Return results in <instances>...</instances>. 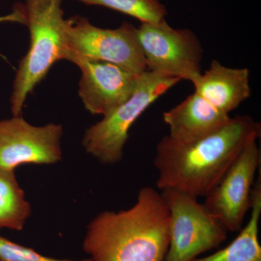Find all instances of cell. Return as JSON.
<instances>
[{
	"label": "cell",
	"mask_w": 261,
	"mask_h": 261,
	"mask_svg": "<svg viewBox=\"0 0 261 261\" xmlns=\"http://www.w3.org/2000/svg\"><path fill=\"white\" fill-rule=\"evenodd\" d=\"M261 124L238 115L224 126L191 142L164 136L156 147L153 164L159 190L176 189L198 198L221 180L245 147L260 137Z\"/></svg>",
	"instance_id": "obj_1"
},
{
	"label": "cell",
	"mask_w": 261,
	"mask_h": 261,
	"mask_svg": "<svg viewBox=\"0 0 261 261\" xmlns=\"http://www.w3.org/2000/svg\"><path fill=\"white\" fill-rule=\"evenodd\" d=\"M169 226L161 192L144 187L129 208L103 211L89 223L83 250L92 261H164Z\"/></svg>",
	"instance_id": "obj_2"
},
{
	"label": "cell",
	"mask_w": 261,
	"mask_h": 261,
	"mask_svg": "<svg viewBox=\"0 0 261 261\" xmlns=\"http://www.w3.org/2000/svg\"><path fill=\"white\" fill-rule=\"evenodd\" d=\"M23 5L30 45L19 63L13 82L10 99L13 116H21L29 94L65 56V19L62 0H25Z\"/></svg>",
	"instance_id": "obj_3"
},
{
	"label": "cell",
	"mask_w": 261,
	"mask_h": 261,
	"mask_svg": "<svg viewBox=\"0 0 261 261\" xmlns=\"http://www.w3.org/2000/svg\"><path fill=\"white\" fill-rule=\"evenodd\" d=\"M181 81L146 70L129 98L86 130L82 141L86 152L102 164L119 163L134 123L152 103Z\"/></svg>",
	"instance_id": "obj_4"
},
{
	"label": "cell",
	"mask_w": 261,
	"mask_h": 261,
	"mask_svg": "<svg viewBox=\"0 0 261 261\" xmlns=\"http://www.w3.org/2000/svg\"><path fill=\"white\" fill-rule=\"evenodd\" d=\"M75 58L114 63L137 74L147 70L137 28L128 22L109 29L95 27L84 17L65 20L64 60Z\"/></svg>",
	"instance_id": "obj_5"
},
{
	"label": "cell",
	"mask_w": 261,
	"mask_h": 261,
	"mask_svg": "<svg viewBox=\"0 0 261 261\" xmlns=\"http://www.w3.org/2000/svg\"><path fill=\"white\" fill-rule=\"evenodd\" d=\"M169 211V246L164 261H192L224 243L227 231L197 197L176 189L161 190Z\"/></svg>",
	"instance_id": "obj_6"
},
{
	"label": "cell",
	"mask_w": 261,
	"mask_h": 261,
	"mask_svg": "<svg viewBox=\"0 0 261 261\" xmlns=\"http://www.w3.org/2000/svg\"><path fill=\"white\" fill-rule=\"evenodd\" d=\"M137 37L147 70L194 83L202 74L203 49L188 29H174L166 20L142 23Z\"/></svg>",
	"instance_id": "obj_7"
},
{
	"label": "cell",
	"mask_w": 261,
	"mask_h": 261,
	"mask_svg": "<svg viewBox=\"0 0 261 261\" xmlns=\"http://www.w3.org/2000/svg\"><path fill=\"white\" fill-rule=\"evenodd\" d=\"M257 141L244 147L217 185L204 197L206 209L227 232L240 231L251 207L255 176L261 163Z\"/></svg>",
	"instance_id": "obj_8"
},
{
	"label": "cell",
	"mask_w": 261,
	"mask_h": 261,
	"mask_svg": "<svg viewBox=\"0 0 261 261\" xmlns=\"http://www.w3.org/2000/svg\"><path fill=\"white\" fill-rule=\"evenodd\" d=\"M61 125L36 126L21 116L0 121V168L56 164L62 159Z\"/></svg>",
	"instance_id": "obj_9"
},
{
	"label": "cell",
	"mask_w": 261,
	"mask_h": 261,
	"mask_svg": "<svg viewBox=\"0 0 261 261\" xmlns=\"http://www.w3.org/2000/svg\"><path fill=\"white\" fill-rule=\"evenodd\" d=\"M70 62L82 71L79 95L92 115L106 116L124 102L135 90L141 76L108 62L81 58Z\"/></svg>",
	"instance_id": "obj_10"
},
{
	"label": "cell",
	"mask_w": 261,
	"mask_h": 261,
	"mask_svg": "<svg viewBox=\"0 0 261 261\" xmlns=\"http://www.w3.org/2000/svg\"><path fill=\"white\" fill-rule=\"evenodd\" d=\"M192 84L195 93L228 116L251 95L250 70L228 68L216 60Z\"/></svg>",
	"instance_id": "obj_11"
},
{
	"label": "cell",
	"mask_w": 261,
	"mask_h": 261,
	"mask_svg": "<svg viewBox=\"0 0 261 261\" xmlns=\"http://www.w3.org/2000/svg\"><path fill=\"white\" fill-rule=\"evenodd\" d=\"M231 117L220 112L194 92L181 103L163 113L169 137L182 142H191L219 129Z\"/></svg>",
	"instance_id": "obj_12"
},
{
	"label": "cell",
	"mask_w": 261,
	"mask_h": 261,
	"mask_svg": "<svg viewBox=\"0 0 261 261\" xmlns=\"http://www.w3.org/2000/svg\"><path fill=\"white\" fill-rule=\"evenodd\" d=\"M250 216L246 226L240 229L237 238L227 246L206 257L192 261H261L259 243V223L261 216V178L254 184Z\"/></svg>",
	"instance_id": "obj_13"
},
{
	"label": "cell",
	"mask_w": 261,
	"mask_h": 261,
	"mask_svg": "<svg viewBox=\"0 0 261 261\" xmlns=\"http://www.w3.org/2000/svg\"><path fill=\"white\" fill-rule=\"evenodd\" d=\"M31 214L32 207L15 171L0 168V228L20 231Z\"/></svg>",
	"instance_id": "obj_14"
},
{
	"label": "cell",
	"mask_w": 261,
	"mask_h": 261,
	"mask_svg": "<svg viewBox=\"0 0 261 261\" xmlns=\"http://www.w3.org/2000/svg\"><path fill=\"white\" fill-rule=\"evenodd\" d=\"M87 5H97L123 13L142 23H159L166 20L167 10L159 0H77Z\"/></svg>",
	"instance_id": "obj_15"
},
{
	"label": "cell",
	"mask_w": 261,
	"mask_h": 261,
	"mask_svg": "<svg viewBox=\"0 0 261 261\" xmlns=\"http://www.w3.org/2000/svg\"><path fill=\"white\" fill-rule=\"evenodd\" d=\"M0 261H92L62 260L43 255L34 249L23 246L0 236Z\"/></svg>",
	"instance_id": "obj_16"
},
{
	"label": "cell",
	"mask_w": 261,
	"mask_h": 261,
	"mask_svg": "<svg viewBox=\"0 0 261 261\" xmlns=\"http://www.w3.org/2000/svg\"><path fill=\"white\" fill-rule=\"evenodd\" d=\"M7 22L25 25V23H27V15H25L23 4L19 3V4L15 5L13 12H11L9 14L0 16V23H7Z\"/></svg>",
	"instance_id": "obj_17"
}]
</instances>
